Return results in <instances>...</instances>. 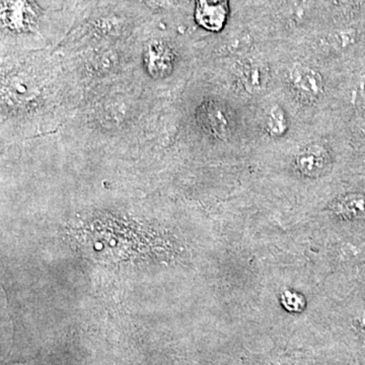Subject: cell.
<instances>
[{"label":"cell","instance_id":"11","mask_svg":"<svg viewBox=\"0 0 365 365\" xmlns=\"http://www.w3.org/2000/svg\"><path fill=\"white\" fill-rule=\"evenodd\" d=\"M289 122L286 113L279 105L270 108L265 117V130L273 138H280L288 131Z\"/></svg>","mask_w":365,"mask_h":365},{"label":"cell","instance_id":"16","mask_svg":"<svg viewBox=\"0 0 365 365\" xmlns=\"http://www.w3.org/2000/svg\"><path fill=\"white\" fill-rule=\"evenodd\" d=\"M353 103L357 106H365V77L364 79H360L356 88L353 90Z\"/></svg>","mask_w":365,"mask_h":365},{"label":"cell","instance_id":"6","mask_svg":"<svg viewBox=\"0 0 365 365\" xmlns=\"http://www.w3.org/2000/svg\"><path fill=\"white\" fill-rule=\"evenodd\" d=\"M288 81L295 96L306 103H314L323 96L325 83L317 69L310 66H293L288 73Z\"/></svg>","mask_w":365,"mask_h":365},{"label":"cell","instance_id":"9","mask_svg":"<svg viewBox=\"0 0 365 365\" xmlns=\"http://www.w3.org/2000/svg\"><path fill=\"white\" fill-rule=\"evenodd\" d=\"M241 83L245 90L252 95L264 92L270 83L268 64L258 58H244L237 67Z\"/></svg>","mask_w":365,"mask_h":365},{"label":"cell","instance_id":"8","mask_svg":"<svg viewBox=\"0 0 365 365\" xmlns=\"http://www.w3.org/2000/svg\"><path fill=\"white\" fill-rule=\"evenodd\" d=\"M230 0H196L195 21L206 31L218 33L226 26Z\"/></svg>","mask_w":365,"mask_h":365},{"label":"cell","instance_id":"2","mask_svg":"<svg viewBox=\"0 0 365 365\" xmlns=\"http://www.w3.org/2000/svg\"><path fill=\"white\" fill-rule=\"evenodd\" d=\"M172 97L159 94L128 71L84 88L77 111L53 135L84 148H153Z\"/></svg>","mask_w":365,"mask_h":365},{"label":"cell","instance_id":"4","mask_svg":"<svg viewBox=\"0 0 365 365\" xmlns=\"http://www.w3.org/2000/svg\"><path fill=\"white\" fill-rule=\"evenodd\" d=\"M2 34L29 37L39 34L42 8L36 0H1Z\"/></svg>","mask_w":365,"mask_h":365},{"label":"cell","instance_id":"15","mask_svg":"<svg viewBox=\"0 0 365 365\" xmlns=\"http://www.w3.org/2000/svg\"><path fill=\"white\" fill-rule=\"evenodd\" d=\"M282 304L290 312H299L304 308V299L293 291H285L282 295Z\"/></svg>","mask_w":365,"mask_h":365},{"label":"cell","instance_id":"3","mask_svg":"<svg viewBox=\"0 0 365 365\" xmlns=\"http://www.w3.org/2000/svg\"><path fill=\"white\" fill-rule=\"evenodd\" d=\"M182 60L179 45L170 37L152 34L136 39L133 70L159 94L172 96Z\"/></svg>","mask_w":365,"mask_h":365},{"label":"cell","instance_id":"10","mask_svg":"<svg viewBox=\"0 0 365 365\" xmlns=\"http://www.w3.org/2000/svg\"><path fill=\"white\" fill-rule=\"evenodd\" d=\"M332 210L345 220H360L365 218V194L348 193L333 201Z\"/></svg>","mask_w":365,"mask_h":365},{"label":"cell","instance_id":"13","mask_svg":"<svg viewBox=\"0 0 365 365\" xmlns=\"http://www.w3.org/2000/svg\"><path fill=\"white\" fill-rule=\"evenodd\" d=\"M250 43H252V39L250 34L243 33L237 34L224 43L218 49V53L221 55L243 54L249 49Z\"/></svg>","mask_w":365,"mask_h":365},{"label":"cell","instance_id":"7","mask_svg":"<svg viewBox=\"0 0 365 365\" xmlns=\"http://www.w3.org/2000/svg\"><path fill=\"white\" fill-rule=\"evenodd\" d=\"M332 155L327 146L322 144H310L300 150L295 159V165L299 174L306 178L325 176L332 168Z\"/></svg>","mask_w":365,"mask_h":365},{"label":"cell","instance_id":"18","mask_svg":"<svg viewBox=\"0 0 365 365\" xmlns=\"http://www.w3.org/2000/svg\"><path fill=\"white\" fill-rule=\"evenodd\" d=\"M350 1H352V2H357V1H359V0H350Z\"/></svg>","mask_w":365,"mask_h":365},{"label":"cell","instance_id":"1","mask_svg":"<svg viewBox=\"0 0 365 365\" xmlns=\"http://www.w3.org/2000/svg\"><path fill=\"white\" fill-rule=\"evenodd\" d=\"M83 94L52 49L1 53L2 144L57 132Z\"/></svg>","mask_w":365,"mask_h":365},{"label":"cell","instance_id":"17","mask_svg":"<svg viewBox=\"0 0 365 365\" xmlns=\"http://www.w3.org/2000/svg\"><path fill=\"white\" fill-rule=\"evenodd\" d=\"M353 328L362 339H365V310L354 317Z\"/></svg>","mask_w":365,"mask_h":365},{"label":"cell","instance_id":"5","mask_svg":"<svg viewBox=\"0 0 365 365\" xmlns=\"http://www.w3.org/2000/svg\"><path fill=\"white\" fill-rule=\"evenodd\" d=\"M193 118L198 130L207 138L226 141L233 136L232 116L221 101L215 98L201 101L194 110Z\"/></svg>","mask_w":365,"mask_h":365},{"label":"cell","instance_id":"12","mask_svg":"<svg viewBox=\"0 0 365 365\" xmlns=\"http://www.w3.org/2000/svg\"><path fill=\"white\" fill-rule=\"evenodd\" d=\"M356 40H357V32L355 30H339L326 37L325 44L330 50L339 52L355 44Z\"/></svg>","mask_w":365,"mask_h":365},{"label":"cell","instance_id":"14","mask_svg":"<svg viewBox=\"0 0 365 365\" xmlns=\"http://www.w3.org/2000/svg\"><path fill=\"white\" fill-rule=\"evenodd\" d=\"M148 10L152 14H165L176 8L177 0H141Z\"/></svg>","mask_w":365,"mask_h":365}]
</instances>
